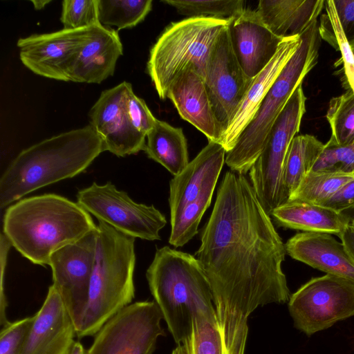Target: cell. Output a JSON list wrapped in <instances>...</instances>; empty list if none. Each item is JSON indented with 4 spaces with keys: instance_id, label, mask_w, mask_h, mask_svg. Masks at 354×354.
Masks as SVG:
<instances>
[{
    "instance_id": "1",
    "label": "cell",
    "mask_w": 354,
    "mask_h": 354,
    "mask_svg": "<svg viewBox=\"0 0 354 354\" xmlns=\"http://www.w3.org/2000/svg\"><path fill=\"white\" fill-rule=\"evenodd\" d=\"M195 253L210 286L224 354H245L248 319L289 301L286 248L245 174L228 171Z\"/></svg>"
},
{
    "instance_id": "2",
    "label": "cell",
    "mask_w": 354,
    "mask_h": 354,
    "mask_svg": "<svg viewBox=\"0 0 354 354\" xmlns=\"http://www.w3.org/2000/svg\"><path fill=\"white\" fill-rule=\"evenodd\" d=\"M104 151L102 139L91 124L22 150L0 178L1 209L41 187L78 175Z\"/></svg>"
},
{
    "instance_id": "3",
    "label": "cell",
    "mask_w": 354,
    "mask_h": 354,
    "mask_svg": "<svg viewBox=\"0 0 354 354\" xmlns=\"http://www.w3.org/2000/svg\"><path fill=\"white\" fill-rule=\"evenodd\" d=\"M97 229L77 203L55 194L23 198L9 206L3 233L22 256L34 264H49L51 255Z\"/></svg>"
},
{
    "instance_id": "4",
    "label": "cell",
    "mask_w": 354,
    "mask_h": 354,
    "mask_svg": "<svg viewBox=\"0 0 354 354\" xmlns=\"http://www.w3.org/2000/svg\"><path fill=\"white\" fill-rule=\"evenodd\" d=\"M146 277L176 344L191 335L197 315H216L209 283L195 256L169 246L157 249Z\"/></svg>"
},
{
    "instance_id": "5",
    "label": "cell",
    "mask_w": 354,
    "mask_h": 354,
    "mask_svg": "<svg viewBox=\"0 0 354 354\" xmlns=\"http://www.w3.org/2000/svg\"><path fill=\"white\" fill-rule=\"evenodd\" d=\"M95 264L88 297L75 326L76 336L95 335L104 324L131 304L135 296V239L99 221Z\"/></svg>"
},
{
    "instance_id": "6",
    "label": "cell",
    "mask_w": 354,
    "mask_h": 354,
    "mask_svg": "<svg viewBox=\"0 0 354 354\" xmlns=\"http://www.w3.org/2000/svg\"><path fill=\"white\" fill-rule=\"evenodd\" d=\"M319 35L315 19L301 34L298 48L270 88L233 149L226 153L225 164L231 171L246 174L263 151L274 121L317 63Z\"/></svg>"
},
{
    "instance_id": "7",
    "label": "cell",
    "mask_w": 354,
    "mask_h": 354,
    "mask_svg": "<svg viewBox=\"0 0 354 354\" xmlns=\"http://www.w3.org/2000/svg\"><path fill=\"white\" fill-rule=\"evenodd\" d=\"M229 19L195 17L171 23L150 50L147 73L161 100L172 82L192 69L205 78L216 41Z\"/></svg>"
},
{
    "instance_id": "8",
    "label": "cell",
    "mask_w": 354,
    "mask_h": 354,
    "mask_svg": "<svg viewBox=\"0 0 354 354\" xmlns=\"http://www.w3.org/2000/svg\"><path fill=\"white\" fill-rule=\"evenodd\" d=\"M306 100L301 84L274 121L263 151L248 171L257 197L270 216L288 201L283 184V165L290 144L299 131Z\"/></svg>"
},
{
    "instance_id": "9",
    "label": "cell",
    "mask_w": 354,
    "mask_h": 354,
    "mask_svg": "<svg viewBox=\"0 0 354 354\" xmlns=\"http://www.w3.org/2000/svg\"><path fill=\"white\" fill-rule=\"evenodd\" d=\"M295 327L308 336L354 316V281L326 274L315 277L290 295Z\"/></svg>"
},
{
    "instance_id": "10",
    "label": "cell",
    "mask_w": 354,
    "mask_h": 354,
    "mask_svg": "<svg viewBox=\"0 0 354 354\" xmlns=\"http://www.w3.org/2000/svg\"><path fill=\"white\" fill-rule=\"evenodd\" d=\"M77 203L119 232L147 241L160 240V231L167 224L165 216L153 205L138 203L110 181L93 183L77 194Z\"/></svg>"
},
{
    "instance_id": "11",
    "label": "cell",
    "mask_w": 354,
    "mask_h": 354,
    "mask_svg": "<svg viewBox=\"0 0 354 354\" xmlns=\"http://www.w3.org/2000/svg\"><path fill=\"white\" fill-rule=\"evenodd\" d=\"M155 301H137L108 320L95 335L88 354H153L165 335Z\"/></svg>"
},
{
    "instance_id": "12",
    "label": "cell",
    "mask_w": 354,
    "mask_h": 354,
    "mask_svg": "<svg viewBox=\"0 0 354 354\" xmlns=\"http://www.w3.org/2000/svg\"><path fill=\"white\" fill-rule=\"evenodd\" d=\"M98 230L90 232L79 241L55 252L48 266L53 286L58 291L75 326L79 322L88 301L89 286L97 252Z\"/></svg>"
},
{
    "instance_id": "13",
    "label": "cell",
    "mask_w": 354,
    "mask_h": 354,
    "mask_svg": "<svg viewBox=\"0 0 354 354\" xmlns=\"http://www.w3.org/2000/svg\"><path fill=\"white\" fill-rule=\"evenodd\" d=\"M252 80L244 73L238 62L227 26L216 41L204 78L214 115L224 132L234 117Z\"/></svg>"
},
{
    "instance_id": "14",
    "label": "cell",
    "mask_w": 354,
    "mask_h": 354,
    "mask_svg": "<svg viewBox=\"0 0 354 354\" xmlns=\"http://www.w3.org/2000/svg\"><path fill=\"white\" fill-rule=\"evenodd\" d=\"M90 27L19 38L17 46L21 62L38 75L69 82L70 68L88 37Z\"/></svg>"
},
{
    "instance_id": "15",
    "label": "cell",
    "mask_w": 354,
    "mask_h": 354,
    "mask_svg": "<svg viewBox=\"0 0 354 354\" xmlns=\"http://www.w3.org/2000/svg\"><path fill=\"white\" fill-rule=\"evenodd\" d=\"M129 82L103 91L88 113L90 124L102 139L106 151L118 157L144 151L146 136L131 124L126 109Z\"/></svg>"
},
{
    "instance_id": "16",
    "label": "cell",
    "mask_w": 354,
    "mask_h": 354,
    "mask_svg": "<svg viewBox=\"0 0 354 354\" xmlns=\"http://www.w3.org/2000/svg\"><path fill=\"white\" fill-rule=\"evenodd\" d=\"M227 28L238 62L251 79L271 62L284 39L268 29L257 10L245 8L229 19Z\"/></svg>"
},
{
    "instance_id": "17",
    "label": "cell",
    "mask_w": 354,
    "mask_h": 354,
    "mask_svg": "<svg viewBox=\"0 0 354 354\" xmlns=\"http://www.w3.org/2000/svg\"><path fill=\"white\" fill-rule=\"evenodd\" d=\"M76 335L74 322L52 285L27 337L22 354H65Z\"/></svg>"
},
{
    "instance_id": "18",
    "label": "cell",
    "mask_w": 354,
    "mask_h": 354,
    "mask_svg": "<svg viewBox=\"0 0 354 354\" xmlns=\"http://www.w3.org/2000/svg\"><path fill=\"white\" fill-rule=\"evenodd\" d=\"M226 151L218 142L208 144L169 182V204L171 218L187 205L214 191L225 163Z\"/></svg>"
},
{
    "instance_id": "19",
    "label": "cell",
    "mask_w": 354,
    "mask_h": 354,
    "mask_svg": "<svg viewBox=\"0 0 354 354\" xmlns=\"http://www.w3.org/2000/svg\"><path fill=\"white\" fill-rule=\"evenodd\" d=\"M123 46L118 32L100 24L90 27L89 35L68 73L69 82L100 84L114 73Z\"/></svg>"
},
{
    "instance_id": "20",
    "label": "cell",
    "mask_w": 354,
    "mask_h": 354,
    "mask_svg": "<svg viewBox=\"0 0 354 354\" xmlns=\"http://www.w3.org/2000/svg\"><path fill=\"white\" fill-rule=\"evenodd\" d=\"M167 98L183 120L209 141L221 144L224 131L214 115L204 79L199 74L192 69L183 71L171 84Z\"/></svg>"
},
{
    "instance_id": "21",
    "label": "cell",
    "mask_w": 354,
    "mask_h": 354,
    "mask_svg": "<svg viewBox=\"0 0 354 354\" xmlns=\"http://www.w3.org/2000/svg\"><path fill=\"white\" fill-rule=\"evenodd\" d=\"M300 42L301 35L285 37L271 62L253 78L234 117L223 133L221 145L226 152L233 149L241 132L254 118L263 99Z\"/></svg>"
},
{
    "instance_id": "22",
    "label": "cell",
    "mask_w": 354,
    "mask_h": 354,
    "mask_svg": "<svg viewBox=\"0 0 354 354\" xmlns=\"http://www.w3.org/2000/svg\"><path fill=\"white\" fill-rule=\"evenodd\" d=\"M292 259L315 269L354 281V261L344 245L330 234L301 232L285 244Z\"/></svg>"
},
{
    "instance_id": "23",
    "label": "cell",
    "mask_w": 354,
    "mask_h": 354,
    "mask_svg": "<svg viewBox=\"0 0 354 354\" xmlns=\"http://www.w3.org/2000/svg\"><path fill=\"white\" fill-rule=\"evenodd\" d=\"M324 3V0H261L256 10L273 34L285 38L300 35L317 19Z\"/></svg>"
},
{
    "instance_id": "24",
    "label": "cell",
    "mask_w": 354,
    "mask_h": 354,
    "mask_svg": "<svg viewBox=\"0 0 354 354\" xmlns=\"http://www.w3.org/2000/svg\"><path fill=\"white\" fill-rule=\"evenodd\" d=\"M270 216L278 225L283 227L338 236L350 223L342 213L299 201H288L274 209Z\"/></svg>"
},
{
    "instance_id": "25",
    "label": "cell",
    "mask_w": 354,
    "mask_h": 354,
    "mask_svg": "<svg viewBox=\"0 0 354 354\" xmlns=\"http://www.w3.org/2000/svg\"><path fill=\"white\" fill-rule=\"evenodd\" d=\"M147 156L162 165L174 176L189 164L187 139L181 128L157 119L146 136Z\"/></svg>"
},
{
    "instance_id": "26",
    "label": "cell",
    "mask_w": 354,
    "mask_h": 354,
    "mask_svg": "<svg viewBox=\"0 0 354 354\" xmlns=\"http://www.w3.org/2000/svg\"><path fill=\"white\" fill-rule=\"evenodd\" d=\"M324 144L312 135L296 136L288 147L283 169V184L288 198L310 172Z\"/></svg>"
},
{
    "instance_id": "27",
    "label": "cell",
    "mask_w": 354,
    "mask_h": 354,
    "mask_svg": "<svg viewBox=\"0 0 354 354\" xmlns=\"http://www.w3.org/2000/svg\"><path fill=\"white\" fill-rule=\"evenodd\" d=\"M151 0H97L98 20L102 26H115L118 31L142 21L152 9Z\"/></svg>"
},
{
    "instance_id": "28",
    "label": "cell",
    "mask_w": 354,
    "mask_h": 354,
    "mask_svg": "<svg viewBox=\"0 0 354 354\" xmlns=\"http://www.w3.org/2000/svg\"><path fill=\"white\" fill-rule=\"evenodd\" d=\"M326 12L318 26L319 36L341 53L345 82L354 93V53L337 17L333 0L325 1Z\"/></svg>"
},
{
    "instance_id": "29",
    "label": "cell",
    "mask_w": 354,
    "mask_h": 354,
    "mask_svg": "<svg viewBox=\"0 0 354 354\" xmlns=\"http://www.w3.org/2000/svg\"><path fill=\"white\" fill-rule=\"evenodd\" d=\"M354 176L332 173L310 172L301 181L288 201L322 205Z\"/></svg>"
},
{
    "instance_id": "30",
    "label": "cell",
    "mask_w": 354,
    "mask_h": 354,
    "mask_svg": "<svg viewBox=\"0 0 354 354\" xmlns=\"http://www.w3.org/2000/svg\"><path fill=\"white\" fill-rule=\"evenodd\" d=\"M326 117L331 129L330 141L339 145L354 142V93L351 90L330 99Z\"/></svg>"
},
{
    "instance_id": "31",
    "label": "cell",
    "mask_w": 354,
    "mask_h": 354,
    "mask_svg": "<svg viewBox=\"0 0 354 354\" xmlns=\"http://www.w3.org/2000/svg\"><path fill=\"white\" fill-rule=\"evenodd\" d=\"M214 191L187 205L175 217L171 218L169 243L176 248L188 243L197 233L198 227L206 209L211 204Z\"/></svg>"
},
{
    "instance_id": "32",
    "label": "cell",
    "mask_w": 354,
    "mask_h": 354,
    "mask_svg": "<svg viewBox=\"0 0 354 354\" xmlns=\"http://www.w3.org/2000/svg\"><path fill=\"white\" fill-rule=\"evenodd\" d=\"M162 2L175 8L178 13L188 17L230 19L245 9L242 0H163Z\"/></svg>"
},
{
    "instance_id": "33",
    "label": "cell",
    "mask_w": 354,
    "mask_h": 354,
    "mask_svg": "<svg viewBox=\"0 0 354 354\" xmlns=\"http://www.w3.org/2000/svg\"><path fill=\"white\" fill-rule=\"evenodd\" d=\"M183 343L189 354H224L216 315H197L191 335Z\"/></svg>"
},
{
    "instance_id": "34",
    "label": "cell",
    "mask_w": 354,
    "mask_h": 354,
    "mask_svg": "<svg viewBox=\"0 0 354 354\" xmlns=\"http://www.w3.org/2000/svg\"><path fill=\"white\" fill-rule=\"evenodd\" d=\"M310 172L354 176V142L339 145L328 140Z\"/></svg>"
},
{
    "instance_id": "35",
    "label": "cell",
    "mask_w": 354,
    "mask_h": 354,
    "mask_svg": "<svg viewBox=\"0 0 354 354\" xmlns=\"http://www.w3.org/2000/svg\"><path fill=\"white\" fill-rule=\"evenodd\" d=\"M60 21L63 29L77 30L100 24L97 0H64Z\"/></svg>"
},
{
    "instance_id": "36",
    "label": "cell",
    "mask_w": 354,
    "mask_h": 354,
    "mask_svg": "<svg viewBox=\"0 0 354 354\" xmlns=\"http://www.w3.org/2000/svg\"><path fill=\"white\" fill-rule=\"evenodd\" d=\"M35 320V315L1 327L0 354H22L24 348Z\"/></svg>"
},
{
    "instance_id": "37",
    "label": "cell",
    "mask_w": 354,
    "mask_h": 354,
    "mask_svg": "<svg viewBox=\"0 0 354 354\" xmlns=\"http://www.w3.org/2000/svg\"><path fill=\"white\" fill-rule=\"evenodd\" d=\"M126 109L129 122L139 133L147 136L153 128L157 119L153 116L144 100L131 91L128 96Z\"/></svg>"
},
{
    "instance_id": "38",
    "label": "cell",
    "mask_w": 354,
    "mask_h": 354,
    "mask_svg": "<svg viewBox=\"0 0 354 354\" xmlns=\"http://www.w3.org/2000/svg\"><path fill=\"white\" fill-rule=\"evenodd\" d=\"M322 206L339 213L354 208V178L341 187Z\"/></svg>"
},
{
    "instance_id": "39",
    "label": "cell",
    "mask_w": 354,
    "mask_h": 354,
    "mask_svg": "<svg viewBox=\"0 0 354 354\" xmlns=\"http://www.w3.org/2000/svg\"><path fill=\"white\" fill-rule=\"evenodd\" d=\"M344 34L349 43L354 41V0H333Z\"/></svg>"
},
{
    "instance_id": "40",
    "label": "cell",
    "mask_w": 354,
    "mask_h": 354,
    "mask_svg": "<svg viewBox=\"0 0 354 354\" xmlns=\"http://www.w3.org/2000/svg\"><path fill=\"white\" fill-rule=\"evenodd\" d=\"M0 248H1V292H0V325L3 326L7 324L9 321L6 318V310L7 306V301L6 295L4 293L3 281L4 274L7 263L8 254L12 245L6 236V235L1 232L0 236Z\"/></svg>"
},
{
    "instance_id": "41",
    "label": "cell",
    "mask_w": 354,
    "mask_h": 354,
    "mask_svg": "<svg viewBox=\"0 0 354 354\" xmlns=\"http://www.w3.org/2000/svg\"><path fill=\"white\" fill-rule=\"evenodd\" d=\"M339 237L354 261V227L349 223Z\"/></svg>"
},
{
    "instance_id": "42",
    "label": "cell",
    "mask_w": 354,
    "mask_h": 354,
    "mask_svg": "<svg viewBox=\"0 0 354 354\" xmlns=\"http://www.w3.org/2000/svg\"><path fill=\"white\" fill-rule=\"evenodd\" d=\"M65 354H88V353L80 342L74 341Z\"/></svg>"
},
{
    "instance_id": "43",
    "label": "cell",
    "mask_w": 354,
    "mask_h": 354,
    "mask_svg": "<svg viewBox=\"0 0 354 354\" xmlns=\"http://www.w3.org/2000/svg\"><path fill=\"white\" fill-rule=\"evenodd\" d=\"M171 354H189V351L185 344H177V346L173 350Z\"/></svg>"
},
{
    "instance_id": "44",
    "label": "cell",
    "mask_w": 354,
    "mask_h": 354,
    "mask_svg": "<svg viewBox=\"0 0 354 354\" xmlns=\"http://www.w3.org/2000/svg\"><path fill=\"white\" fill-rule=\"evenodd\" d=\"M51 1L49 0H39V1H31L35 10H40L43 9L48 3Z\"/></svg>"
},
{
    "instance_id": "45",
    "label": "cell",
    "mask_w": 354,
    "mask_h": 354,
    "mask_svg": "<svg viewBox=\"0 0 354 354\" xmlns=\"http://www.w3.org/2000/svg\"><path fill=\"white\" fill-rule=\"evenodd\" d=\"M347 212L348 211V212L350 213V216H348L347 217V218L349 220L350 223L354 220V208L351 209H348V210H346ZM346 212V211H345Z\"/></svg>"
},
{
    "instance_id": "46",
    "label": "cell",
    "mask_w": 354,
    "mask_h": 354,
    "mask_svg": "<svg viewBox=\"0 0 354 354\" xmlns=\"http://www.w3.org/2000/svg\"><path fill=\"white\" fill-rule=\"evenodd\" d=\"M349 44H350L351 48L352 49V51L354 53V41L351 42V43H349Z\"/></svg>"
},
{
    "instance_id": "47",
    "label": "cell",
    "mask_w": 354,
    "mask_h": 354,
    "mask_svg": "<svg viewBox=\"0 0 354 354\" xmlns=\"http://www.w3.org/2000/svg\"><path fill=\"white\" fill-rule=\"evenodd\" d=\"M350 224L354 227V220H353Z\"/></svg>"
}]
</instances>
